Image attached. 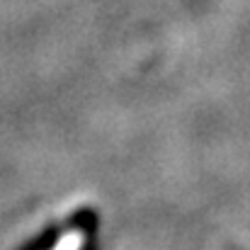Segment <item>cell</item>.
Masks as SVG:
<instances>
[{
	"label": "cell",
	"instance_id": "obj_1",
	"mask_svg": "<svg viewBox=\"0 0 250 250\" xmlns=\"http://www.w3.org/2000/svg\"><path fill=\"white\" fill-rule=\"evenodd\" d=\"M85 243H87V236L83 229H68L46 250H85Z\"/></svg>",
	"mask_w": 250,
	"mask_h": 250
}]
</instances>
